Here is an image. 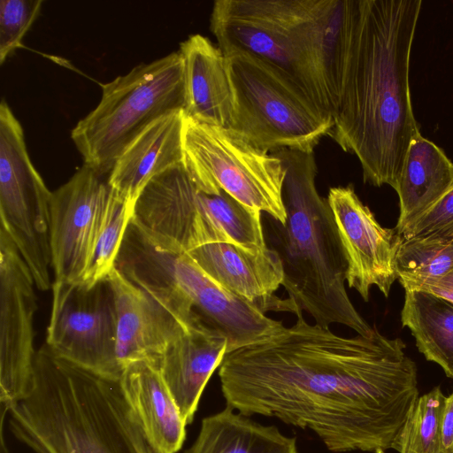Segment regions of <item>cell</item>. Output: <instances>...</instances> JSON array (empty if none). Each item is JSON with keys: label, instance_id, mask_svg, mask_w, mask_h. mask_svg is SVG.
Instances as JSON below:
<instances>
[{"label": "cell", "instance_id": "obj_1", "mask_svg": "<svg viewBox=\"0 0 453 453\" xmlns=\"http://www.w3.org/2000/svg\"><path fill=\"white\" fill-rule=\"evenodd\" d=\"M405 349L377 328L347 338L299 314L293 326L226 354L221 391L226 406L310 429L330 451L386 453L419 396Z\"/></svg>", "mask_w": 453, "mask_h": 453}, {"label": "cell", "instance_id": "obj_2", "mask_svg": "<svg viewBox=\"0 0 453 453\" xmlns=\"http://www.w3.org/2000/svg\"><path fill=\"white\" fill-rule=\"evenodd\" d=\"M421 0H357L334 127L364 181L397 188L411 142L420 134L410 88Z\"/></svg>", "mask_w": 453, "mask_h": 453}, {"label": "cell", "instance_id": "obj_3", "mask_svg": "<svg viewBox=\"0 0 453 453\" xmlns=\"http://www.w3.org/2000/svg\"><path fill=\"white\" fill-rule=\"evenodd\" d=\"M357 0H217L210 29L225 56L284 73L334 118Z\"/></svg>", "mask_w": 453, "mask_h": 453}, {"label": "cell", "instance_id": "obj_4", "mask_svg": "<svg viewBox=\"0 0 453 453\" xmlns=\"http://www.w3.org/2000/svg\"><path fill=\"white\" fill-rule=\"evenodd\" d=\"M12 434L35 453H156L109 380L36 351L27 395L9 411Z\"/></svg>", "mask_w": 453, "mask_h": 453}, {"label": "cell", "instance_id": "obj_5", "mask_svg": "<svg viewBox=\"0 0 453 453\" xmlns=\"http://www.w3.org/2000/svg\"><path fill=\"white\" fill-rule=\"evenodd\" d=\"M286 170L284 225L276 221V243L283 266L282 286L296 316L307 312L315 324L346 326L358 335L375 331L358 313L347 293V262L327 198L316 188L314 153L292 150L273 152Z\"/></svg>", "mask_w": 453, "mask_h": 453}, {"label": "cell", "instance_id": "obj_6", "mask_svg": "<svg viewBox=\"0 0 453 453\" xmlns=\"http://www.w3.org/2000/svg\"><path fill=\"white\" fill-rule=\"evenodd\" d=\"M115 268L147 292L186 330H213L227 353L259 342L283 326L208 275L188 252L163 245L131 219Z\"/></svg>", "mask_w": 453, "mask_h": 453}, {"label": "cell", "instance_id": "obj_7", "mask_svg": "<svg viewBox=\"0 0 453 453\" xmlns=\"http://www.w3.org/2000/svg\"><path fill=\"white\" fill-rule=\"evenodd\" d=\"M184 106V65L178 50L103 84L99 104L77 123L71 137L84 164L108 176L150 124Z\"/></svg>", "mask_w": 453, "mask_h": 453}, {"label": "cell", "instance_id": "obj_8", "mask_svg": "<svg viewBox=\"0 0 453 453\" xmlns=\"http://www.w3.org/2000/svg\"><path fill=\"white\" fill-rule=\"evenodd\" d=\"M226 57L234 104L230 128L269 153H314L333 116L271 65L247 54Z\"/></svg>", "mask_w": 453, "mask_h": 453}, {"label": "cell", "instance_id": "obj_9", "mask_svg": "<svg viewBox=\"0 0 453 453\" xmlns=\"http://www.w3.org/2000/svg\"><path fill=\"white\" fill-rule=\"evenodd\" d=\"M185 117V116H184ZM183 165L201 191H226L246 207L284 225L286 170L281 159L230 127L185 117Z\"/></svg>", "mask_w": 453, "mask_h": 453}, {"label": "cell", "instance_id": "obj_10", "mask_svg": "<svg viewBox=\"0 0 453 453\" xmlns=\"http://www.w3.org/2000/svg\"><path fill=\"white\" fill-rule=\"evenodd\" d=\"M45 345L57 357L119 381L117 312L109 277L92 285L54 280Z\"/></svg>", "mask_w": 453, "mask_h": 453}, {"label": "cell", "instance_id": "obj_11", "mask_svg": "<svg viewBox=\"0 0 453 453\" xmlns=\"http://www.w3.org/2000/svg\"><path fill=\"white\" fill-rule=\"evenodd\" d=\"M132 219L156 242L184 251L228 242L223 233V201L218 195L199 190L183 164L148 182L135 202Z\"/></svg>", "mask_w": 453, "mask_h": 453}, {"label": "cell", "instance_id": "obj_12", "mask_svg": "<svg viewBox=\"0 0 453 453\" xmlns=\"http://www.w3.org/2000/svg\"><path fill=\"white\" fill-rule=\"evenodd\" d=\"M35 287L28 266L0 227V402L5 412L27 395L32 385Z\"/></svg>", "mask_w": 453, "mask_h": 453}, {"label": "cell", "instance_id": "obj_13", "mask_svg": "<svg viewBox=\"0 0 453 453\" xmlns=\"http://www.w3.org/2000/svg\"><path fill=\"white\" fill-rule=\"evenodd\" d=\"M115 196L108 179L83 165L50 197V249L54 280L81 282Z\"/></svg>", "mask_w": 453, "mask_h": 453}, {"label": "cell", "instance_id": "obj_14", "mask_svg": "<svg viewBox=\"0 0 453 453\" xmlns=\"http://www.w3.org/2000/svg\"><path fill=\"white\" fill-rule=\"evenodd\" d=\"M327 201L347 262L349 288L365 302L372 286L388 297L397 280L395 257L401 236L378 222L352 185L331 188Z\"/></svg>", "mask_w": 453, "mask_h": 453}, {"label": "cell", "instance_id": "obj_15", "mask_svg": "<svg viewBox=\"0 0 453 453\" xmlns=\"http://www.w3.org/2000/svg\"><path fill=\"white\" fill-rule=\"evenodd\" d=\"M213 280L264 313L296 312L288 300L275 296L284 272L277 251H252L228 242L207 243L186 251Z\"/></svg>", "mask_w": 453, "mask_h": 453}, {"label": "cell", "instance_id": "obj_16", "mask_svg": "<svg viewBox=\"0 0 453 453\" xmlns=\"http://www.w3.org/2000/svg\"><path fill=\"white\" fill-rule=\"evenodd\" d=\"M108 277L115 296L117 358L121 370L136 361H146L159 368L168 345L186 329L116 268Z\"/></svg>", "mask_w": 453, "mask_h": 453}, {"label": "cell", "instance_id": "obj_17", "mask_svg": "<svg viewBox=\"0 0 453 453\" xmlns=\"http://www.w3.org/2000/svg\"><path fill=\"white\" fill-rule=\"evenodd\" d=\"M184 65V116L200 122L230 127L234 116V93L222 50L199 34L180 42Z\"/></svg>", "mask_w": 453, "mask_h": 453}, {"label": "cell", "instance_id": "obj_18", "mask_svg": "<svg viewBox=\"0 0 453 453\" xmlns=\"http://www.w3.org/2000/svg\"><path fill=\"white\" fill-rule=\"evenodd\" d=\"M183 111L150 124L119 157L107 176L117 196L133 210L148 182L166 169L183 164Z\"/></svg>", "mask_w": 453, "mask_h": 453}, {"label": "cell", "instance_id": "obj_19", "mask_svg": "<svg viewBox=\"0 0 453 453\" xmlns=\"http://www.w3.org/2000/svg\"><path fill=\"white\" fill-rule=\"evenodd\" d=\"M144 436L156 453H177L186 439V422L159 369L146 361L128 364L119 380Z\"/></svg>", "mask_w": 453, "mask_h": 453}, {"label": "cell", "instance_id": "obj_20", "mask_svg": "<svg viewBox=\"0 0 453 453\" xmlns=\"http://www.w3.org/2000/svg\"><path fill=\"white\" fill-rule=\"evenodd\" d=\"M227 352V339L213 330H185L166 348L161 376L187 425L192 423L203 391Z\"/></svg>", "mask_w": 453, "mask_h": 453}, {"label": "cell", "instance_id": "obj_21", "mask_svg": "<svg viewBox=\"0 0 453 453\" xmlns=\"http://www.w3.org/2000/svg\"><path fill=\"white\" fill-rule=\"evenodd\" d=\"M453 184V163L433 142L418 134L411 142L395 189L400 214L395 231L433 207Z\"/></svg>", "mask_w": 453, "mask_h": 453}, {"label": "cell", "instance_id": "obj_22", "mask_svg": "<svg viewBox=\"0 0 453 453\" xmlns=\"http://www.w3.org/2000/svg\"><path fill=\"white\" fill-rule=\"evenodd\" d=\"M185 453H297L293 437L263 426L226 406L202 420L199 434Z\"/></svg>", "mask_w": 453, "mask_h": 453}, {"label": "cell", "instance_id": "obj_23", "mask_svg": "<svg viewBox=\"0 0 453 453\" xmlns=\"http://www.w3.org/2000/svg\"><path fill=\"white\" fill-rule=\"evenodd\" d=\"M401 322L426 360L453 379V303L427 291L405 290Z\"/></svg>", "mask_w": 453, "mask_h": 453}, {"label": "cell", "instance_id": "obj_24", "mask_svg": "<svg viewBox=\"0 0 453 453\" xmlns=\"http://www.w3.org/2000/svg\"><path fill=\"white\" fill-rule=\"evenodd\" d=\"M395 267L403 288L442 277L453 270V239L401 236Z\"/></svg>", "mask_w": 453, "mask_h": 453}, {"label": "cell", "instance_id": "obj_25", "mask_svg": "<svg viewBox=\"0 0 453 453\" xmlns=\"http://www.w3.org/2000/svg\"><path fill=\"white\" fill-rule=\"evenodd\" d=\"M445 395L440 387L418 396L397 437L399 453H441V424Z\"/></svg>", "mask_w": 453, "mask_h": 453}, {"label": "cell", "instance_id": "obj_26", "mask_svg": "<svg viewBox=\"0 0 453 453\" xmlns=\"http://www.w3.org/2000/svg\"><path fill=\"white\" fill-rule=\"evenodd\" d=\"M134 210L117 194L104 219L89 265L80 283L92 285L108 277L115 262Z\"/></svg>", "mask_w": 453, "mask_h": 453}, {"label": "cell", "instance_id": "obj_27", "mask_svg": "<svg viewBox=\"0 0 453 453\" xmlns=\"http://www.w3.org/2000/svg\"><path fill=\"white\" fill-rule=\"evenodd\" d=\"M42 0L0 1V63L16 49L22 46V39L36 19Z\"/></svg>", "mask_w": 453, "mask_h": 453}, {"label": "cell", "instance_id": "obj_28", "mask_svg": "<svg viewBox=\"0 0 453 453\" xmlns=\"http://www.w3.org/2000/svg\"><path fill=\"white\" fill-rule=\"evenodd\" d=\"M398 234L403 238L453 239V184L433 207L408 225Z\"/></svg>", "mask_w": 453, "mask_h": 453}, {"label": "cell", "instance_id": "obj_29", "mask_svg": "<svg viewBox=\"0 0 453 453\" xmlns=\"http://www.w3.org/2000/svg\"><path fill=\"white\" fill-rule=\"evenodd\" d=\"M403 288L427 291L453 303V270L442 277L415 282Z\"/></svg>", "mask_w": 453, "mask_h": 453}, {"label": "cell", "instance_id": "obj_30", "mask_svg": "<svg viewBox=\"0 0 453 453\" xmlns=\"http://www.w3.org/2000/svg\"><path fill=\"white\" fill-rule=\"evenodd\" d=\"M441 453H453V391L446 396L441 424Z\"/></svg>", "mask_w": 453, "mask_h": 453}]
</instances>
